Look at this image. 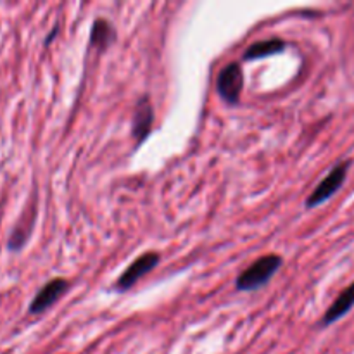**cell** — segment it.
<instances>
[{"label": "cell", "instance_id": "cell-1", "mask_svg": "<svg viewBox=\"0 0 354 354\" xmlns=\"http://www.w3.org/2000/svg\"><path fill=\"white\" fill-rule=\"evenodd\" d=\"M282 263V258L279 254H266L263 258L256 259L248 270H244L239 275L235 287L242 292H251V290L259 289V287L272 280V277L279 272Z\"/></svg>", "mask_w": 354, "mask_h": 354}, {"label": "cell", "instance_id": "cell-2", "mask_svg": "<svg viewBox=\"0 0 354 354\" xmlns=\"http://www.w3.org/2000/svg\"><path fill=\"white\" fill-rule=\"evenodd\" d=\"M349 166H351V162L349 161L339 162V165L335 166V168L332 169V171L328 173L324 180H322L320 185H318L317 189L310 194V197L306 199L308 209H313V207L324 204L325 201L330 199V197L334 196V194L337 192L342 185H344L346 176H348V171H349Z\"/></svg>", "mask_w": 354, "mask_h": 354}, {"label": "cell", "instance_id": "cell-3", "mask_svg": "<svg viewBox=\"0 0 354 354\" xmlns=\"http://www.w3.org/2000/svg\"><path fill=\"white\" fill-rule=\"evenodd\" d=\"M218 93L228 104H237L244 88V73L239 62H230L221 69L216 82Z\"/></svg>", "mask_w": 354, "mask_h": 354}, {"label": "cell", "instance_id": "cell-4", "mask_svg": "<svg viewBox=\"0 0 354 354\" xmlns=\"http://www.w3.org/2000/svg\"><path fill=\"white\" fill-rule=\"evenodd\" d=\"M159 263V254L158 252H145L140 258L135 259L130 266L123 272V275L118 279L116 289L120 292H124V290L131 289L138 280L144 275H147L151 270H154Z\"/></svg>", "mask_w": 354, "mask_h": 354}, {"label": "cell", "instance_id": "cell-5", "mask_svg": "<svg viewBox=\"0 0 354 354\" xmlns=\"http://www.w3.org/2000/svg\"><path fill=\"white\" fill-rule=\"evenodd\" d=\"M68 280L64 279H54L50 280L48 283H45L38 294L35 296V299L31 301L30 304V313L33 315H40L44 311H47L48 308L54 306L66 292H68Z\"/></svg>", "mask_w": 354, "mask_h": 354}, {"label": "cell", "instance_id": "cell-6", "mask_svg": "<svg viewBox=\"0 0 354 354\" xmlns=\"http://www.w3.org/2000/svg\"><path fill=\"white\" fill-rule=\"evenodd\" d=\"M152 123H154V109L149 97L144 95L135 106L133 120H131V135L137 144H142L147 138L152 130Z\"/></svg>", "mask_w": 354, "mask_h": 354}, {"label": "cell", "instance_id": "cell-7", "mask_svg": "<svg viewBox=\"0 0 354 354\" xmlns=\"http://www.w3.org/2000/svg\"><path fill=\"white\" fill-rule=\"evenodd\" d=\"M353 306H354V283H351L349 287H346V289L339 294V297L334 301V304H332V306L327 310V313L324 315L322 325L334 324V322H337L339 318L344 317L346 313H349Z\"/></svg>", "mask_w": 354, "mask_h": 354}, {"label": "cell", "instance_id": "cell-8", "mask_svg": "<svg viewBox=\"0 0 354 354\" xmlns=\"http://www.w3.org/2000/svg\"><path fill=\"white\" fill-rule=\"evenodd\" d=\"M286 50V41L280 40V38H270V40L256 41L251 47L245 50L244 59L245 61H254V59L261 57H270V55L280 54V52Z\"/></svg>", "mask_w": 354, "mask_h": 354}, {"label": "cell", "instance_id": "cell-9", "mask_svg": "<svg viewBox=\"0 0 354 354\" xmlns=\"http://www.w3.org/2000/svg\"><path fill=\"white\" fill-rule=\"evenodd\" d=\"M114 40V28L106 19H95L90 30V44L99 50L109 47Z\"/></svg>", "mask_w": 354, "mask_h": 354}]
</instances>
